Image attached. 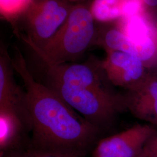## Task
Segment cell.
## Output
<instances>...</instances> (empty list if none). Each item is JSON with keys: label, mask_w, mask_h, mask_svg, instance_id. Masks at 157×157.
<instances>
[{"label": "cell", "mask_w": 157, "mask_h": 157, "mask_svg": "<svg viewBox=\"0 0 157 157\" xmlns=\"http://www.w3.org/2000/svg\"><path fill=\"white\" fill-rule=\"evenodd\" d=\"M32 1V0H0L1 17L10 23L15 30Z\"/></svg>", "instance_id": "7c38bea8"}, {"label": "cell", "mask_w": 157, "mask_h": 157, "mask_svg": "<svg viewBox=\"0 0 157 157\" xmlns=\"http://www.w3.org/2000/svg\"><path fill=\"white\" fill-rule=\"evenodd\" d=\"M90 2L74 4L62 27L43 48L33 50L46 67L74 62L93 46L97 24Z\"/></svg>", "instance_id": "7a4b0ae2"}, {"label": "cell", "mask_w": 157, "mask_h": 157, "mask_svg": "<svg viewBox=\"0 0 157 157\" xmlns=\"http://www.w3.org/2000/svg\"><path fill=\"white\" fill-rule=\"evenodd\" d=\"M12 58L2 43L0 47V108L16 112L31 126L25 90L17 84L14 78Z\"/></svg>", "instance_id": "ba28073f"}, {"label": "cell", "mask_w": 157, "mask_h": 157, "mask_svg": "<svg viewBox=\"0 0 157 157\" xmlns=\"http://www.w3.org/2000/svg\"><path fill=\"white\" fill-rule=\"evenodd\" d=\"M73 4H76V3H80V2H84L86 1H88L89 0H66Z\"/></svg>", "instance_id": "2e32d148"}, {"label": "cell", "mask_w": 157, "mask_h": 157, "mask_svg": "<svg viewBox=\"0 0 157 157\" xmlns=\"http://www.w3.org/2000/svg\"><path fill=\"white\" fill-rule=\"evenodd\" d=\"M125 109L136 118L157 126V72L150 71L146 78L123 95Z\"/></svg>", "instance_id": "9c48e42d"}, {"label": "cell", "mask_w": 157, "mask_h": 157, "mask_svg": "<svg viewBox=\"0 0 157 157\" xmlns=\"http://www.w3.org/2000/svg\"><path fill=\"white\" fill-rule=\"evenodd\" d=\"M0 157H67L43 151L33 147L29 143L26 146L6 152Z\"/></svg>", "instance_id": "4fadbf2b"}, {"label": "cell", "mask_w": 157, "mask_h": 157, "mask_svg": "<svg viewBox=\"0 0 157 157\" xmlns=\"http://www.w3.org/2000/svg\"><path fill=\"white\" fill-rule=\"evenodd\" d=\"M156 130L149 124L133 125L99 141L94 148L93 157H138Z\"/></svg>", "instance_id": "5b68a950"}, {"label": "cell", "mask_w": 157, "mask_h": 157, "mask_svg": "<svg viewBox=\"0 0 157 157\" xmlns=\"http://www.w3.org/2000/svg\"><path fill=\"white\" fill-rule=\"evenodd\" d=\"M144 7L150 14L157 19V0H142Z\"/></svg>", "instance_id": "9a60e30c"}, {"label": "cell", "mask_w": 157, "mask_h": 157, "mask_svg": "<svg viewBox=\"0 0 157 157\" xmlns=\"http://www.w3.org/2000/svg\"><path fill=\"white\" fill-rule=\"evenodd\" d=\"M102 66L109 83L129 90L146 78L149 68L137 57L121 51H108Z\"/></svg>", "instance_id": "52a82bcc"}, {"label": "cell", "mask_w": 157, "mask_h": 157, "mask_svg": "<svg viewBox=\"0 0 157 157\" xmlns=\"http://www.w3.org/2000/svg\"><path fill=\"white\" fill-rule=\"evenodd\" d=\"M47 82L73 87L108 86L102 61L90 56L83 63L69 62L47 67Z\"/></svg>", "instance_id": "8992f818"}, {"label": "cell", "mask_w": 157, "mask_h": 157, "mask_svg": "<svg viewBox=\"0 0 157 157\" xmlns=\"http://www.w3.org/2000/svg\"><path fill=\"white\" fill-rule=\"evenodd\" d=\"M144 152L147 157H157V130L147 141Z\"/></svg>", "instance_id": "5bb4252c"}, {"label": "cell", "mask_w": 157, "mask_h": 157, "mask_svg": "<svg viewBox=\"0 0 157 157\" xmlns=\"http://www.w3.org/2000/svg\"><path fill=\"white\" fill-rule=\"evenodd\" d=\"M73 6L66 0H32L19 21L24 32L17 37L33 51L43 48L65 22Z\"/></svg>", "instance_id": "277c9868"}, {"label": "cell", "mask_w": 157, "mask_h": 157, "mask_svg": "<svg viewBox=\"0 0 157 157\" xmlns=\"http://www.w3.org/2000/svg\"><path fill=\"white\" fill-rule=\"evenodd\" d=\"M32 129L16 112L0 108V155L30 143Z\"/></svg>", "instance_id": "30bf717a"}, {"label": "cell", "mask_w": 157, "mask_h": 157, "mask_svg": "<svg viewBox=\"0 0 157 157\" xmlns=\"http://www.w3.org/2000/svg\"><path fill=\"white\" fill-rule=\"evenodd\" d=\"M11 58L14 71L22 78L26 94L32 126L30 145L63 156L84 157L95 145L101 130L54 90L37 82L17 47Z\"/></svg>", "instance_id": "6da1fadb"}, {"label": "cell", "mask_w": 157, "mask_h": 157, "mask_svg": "<svg viewBox=\"0 0 157 157\" xmlns=\"http://www.w3.org/2000/svg\"><path fill=\"white\" fill-rule=\"evenodd\" d=\"M142 0H92L91 13L97 22L109 23L141 14Z\"/></svg>", "instance_id": "8fae6325"}, {"label": "cell", "mask_w": 157, "mask_h": 157, "mask_svg": "<svg viewBox=\"0 0 157 157\" xmlns=\"http://www.w3.org/2000/svg\"><path fill=\"white\" fill-rule=\"evenodd\" d=\"M147 157V155H146V154H145V152H144V151H143V153L142 154H141L140 155H139L138 157Z\"/></svg>", "instance_id": "e0dca14e"}, {"label": "cell", "mask_w": 157, "mask_h": 157, "mask_svg": "<svg viewBox=\"0 0 157 157\" xmlns=\"http://www.w3.org/2000/svg\"><path fill=\"white\" fill-rule=\"evenodd\" d=\"M46 85L100 130L111 124L118 113L126 109L123 95L112 93L108 86L73 87L56 82Z\"/></svg>", "instance_id": "3957f363"}]
</instances>
